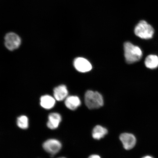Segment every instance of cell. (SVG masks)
<instances>
[{"mask_svg":"<svg viewBox=\"0 0 158 158\" xmlns=\"http://www.w3.org/2000/svg\"><path fill=\"white\" fill-rule=\"evenodd\" d=\"M124 56L128 64H133L141 60L143 54L139 47L127 42L124 43Z\"/></svg>","mask_w":158,"mask_h":158,"instance_id":"6da1fadb","label":"cell"},{"mask_svg":"<svg viewBox=\"0 0 158 158\" xmlns=\"http://www.w3.org/2000/svg\"><path fill=\"white\" fill-rule=\"evenodd\" d=\"M85 104L90 110L96 109L102 107L104 105L103 97L99 93L88 90L85 96Z\"/></svg>","mask_w":158,"mask_h":158,"instance_id":"7a4b0ae2","label":"cell"},{"mask_svg":"<svg viewBox=\"0 0 158 158\" xmlns=\"http://www.w3.org/2000/svg\"><path fill=\"white\" fill-rule=\"evenodd\" d=\"M154 29L152 27L144 20L140 21L136 25L134 32L137 36L144 39H149L153 37Z\"/></svg>","mask_w":158,"mask_h":158,"instance_id":"3957f363","label":"cell"},{"mask_svg":"<svg viewBox=\"0 0 158 158\" xmlns=\"http://www.w3.org/2000/svg\"><path fill=\"white\" fill-rule=\"evenodd\" d=\"M21 42L20 37L15 33H7L5 37V46L10 51H13L19 48Z\"/></svg>","mask_w":158,"mask_h":158,"instance_id":"277c9868","label":"cell"},{"mask_svg":"<svg viewBox=\"0 0 158 158\" xmlns=\"http://www.w3.org/2000/svg\"><path fill=\"white\" fill-rule=\"evenodd\" d=\"M43 147L45 151L54 155L59 152L62 147V144L59 140L51 139L47 140L43 144Z\"/></svg>","mask_w":158,"mask_h":158,"instance_id":"5b68a950","label":"cell"},{"mask_svg":"<svg viewBox=\"0 0 158 158\" xmlns=\"http://www.w3.org/2000/svg\"><path fill=\"white\" fill-rule=\"evenodd\" d=\"M119 139L126 150L131 149L135 146L136 139L133 134L128 133H122L120 134Z\"/></svg>","mask_w":158,"mask_h":158,"instance_id":"8992f818","label":"cell"},{"mask_svg":"<svg viewBox=\"0 0 158 158\" xmlns=\"http://www.w3.org/2000/svg\"><path fill=\"white\" fill-rule=\"evenodd\" d=\"M74 65L77 70L81 73L89 72L92 69L90 63L87 59L81 57L75 59Z\"/></svg>","mask_w":158,"mask_h":158,"instance_id":"52a82bcc","label":"cell"},{"mask_svg":"<svg viewBox=\"0 0 158 158\" xmlns=\"http://www.w3.org/2000/svg\"><path fill=\"white\" fill-rule=\"evenodd\" d=\"M47 126L49 129L54 130L58 128L62 121V118L60 114L56 112H53L49 114Z\"/></svg>","mask_w":158,"mask_h":158,"instance_id":"ba28073f","label":"cell"},{"mask_svg":"<svg viewBox=\"0 0 158 158\" xmlns=\"http://www.w3.org/2000/svg\"><path fill=\"white\" fill-rule=\"evenodd\" d=\"M68 95V91L65 85H60L54 89V97L55 100L58 101H62L66 99Z\"/></svg>","mask_w":158,"mask_h":158,"instance_id":"9c48e42d","label":"cell"},{"mask_svg":"<svg viewBox=\"0 0 158 158\" xmlns=\"http://www.w3.org/2000/svg\"><path fill=\"white\" fill-rule=\"evenodd\" d=\"M81 101L78 96H68L65 100V105L69 109L72 110H76L81 106Z\"/></svg>","mask_w":158,"mask_h":158,"instance_id":"30bf717a","label":"cell"},{"mask_svg":"<svg viewBox=\"0 0 158 158\" xmlns=\"http://www.w3.org/2000/svg\"><path fill=\"white\" fill-rule=\"evenodd\" d=\"M56 103V100L54 98L49 95L41 96L40 99V106L46 110H50L53 108Z\"/></svg>","mask_w":158,"mask_h":158,"instance_id":"8fae6325","label":"cell"},{"mask_svg":"<svg viewBox=\"0 0 158 158\" xmlns=\"http://www.w3.org/2000/svg\"><path fill=\"white\" fill-rule=\"evenodd\" d=\"M108 133L106 128L102 126L97 125L93 130L92 136L94 139L100 140L104 138Z\"/></svg>","mask_w":158,"mask_h":158,"instance_id":"7c38bea8","label":"cell"},{"mask_svg":"<svg viewBox=\"0 0 158 158\" xmlns=\"http://www.w3.org/2000/svg\"><path fill=\"white\" fill-rule=\"evenodd\" d=\"M145 64L147 68L154 69L158 67V57L156 55H151L146 58Z\"/></svg>","mask_w":158,"mask_h":158,"instance_id":"4fadbf2b","label":"cell"},{"mask_svg":"<svg viewBox=\"0 0 158 158\" xmlns=\"http://www.w3.org/2000/svg\"><path fill=\"white\" fill-rule=\"evenodd\" d=\"M17 125L19 127L22 129H26L29 126L28 118L27 116L22 115L18 118Z\"/></svg>","mask_w":158,"mask_h":158,"instance_id":"5bb4252c","label":"cell"},{"mask_svg":"<svg viewBox=\"0 0 158 158\" xmlns=\"http://www.w3.org/2000/svg\"><path fill=\"white\" fill-rule=\"evenodd\" d=\"M88 158H102L100 156L97 155H90Z\"/></svg>","mask_w":158,"mask_h":158,"instance_id":"9a60e30c","label":"cell"},{"mask_svg":"<svg viewBox=\"0 0 158 158\" xmlns=\"http://www.w3.org/2000/svg\"><path fill=\"white\" fill-rule=\"evenodd\" d=\"M142 158H153L151 156H146Z\"/></svg>","mask_w":158,"mask_h":158,"instance_id":"2e32d148","label":"cell"},{"mask_svg":"<svg viewBox=\"0 0 158 158\" xmlns=\"http://www.w3.org/2000/svg\"><path fill=\"white\" fill-rule=\"evenodd\" d=\"M65 158V157H60V158Z\"/></svg>","mask_w":158,"mask_h":158,"instance_id":"e0dca14e","label":"cell"}]
</instances>
